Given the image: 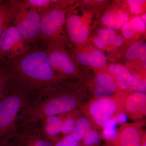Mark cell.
I'll return each mask as SVG.
<instances>
[{"instance_id":"1","label":"cell","mask_w":146,"mask_h":146,"mask_svg":"<svg viewBox=\"0 0 146 146\" xmlns=\"http://www.w3.org/2000/svg\"><path fill=\"white\" fill-rule=\"evenodd\" d=\"M7 66L14 82L33 98L42 90L54 86L58 79L46 50H29L9 60Z\"/></svg>"},{"instance_id":"2","label":"cell","mask_w":146,"mask_h":146,"mask_svg":"<svg viewBox=\"0 0 146 146\" xmlns=\"http://www.w3.org/2000/svg\"><path fill=\"white\" fill-rule=\"evenodd\" d=\"M41 91L23 110L18 118L17 131L36 124L48 117L73 111L78 105L76 98L69 93H56L53 86Z\"/></svg>"},{"instance_id":"3","label":"cell","mask_w":146,"mask_h":146,"mask_svg":"<svg viewBox=\"0 0 146 146\" xmlns=\"http://www.w3.org/2000/svg\"><path fill=\"white\" fill-rule=\"evenodd\" d=\"M33 99L13 81L0 101V144L10 141L16 135L20 113Z\"/></svg>"},{"instance_id":"4","label":"cell","mask_w":146,"mask_h":146,"mask_svg":"<svg viewBox=\"0 0 146 146\" xmlns=\"http://www.w3.org/2000/svg\"><path fill=\"white\" fill-rule=\"evenodd\" d=\"M41 15L18 1L13 18V25L28 44L40 38Z\"/></svg>"},{"instance_id":"5","label":"cell","mask_w":146,"mask_h":146,"mask_svg":"<svg viewBox=\"0 0 146 146\" xmlns=\"http://www.w3.org/2000/svg\"><path fill=\"white\" fill-rule=\"evenodd\" d=\"M40 15V38L47 44L59 43V35L66 20L65 11L54 6Z\"/></svg>"},{"instance_id":"6","label":"cell","mask_w":146,"mask_h":146,"mask_svg":"<svg viewBox=\"0 0 146 146\" xmlns=\"http://www.w3.org/2000/svg\"><path fill=\"white\" fill-rule=\"evenodd\" d=\"M30 50V45L13 25L0 36V56L6 60H13Z\"/></svg>"},{"instance_id":"7","label":"cell","mask_w":146,"mask_h":146,"mask_svg":"<svg viewBox=\"0 0 146 146\" xmlns=\"http://www.w3.org/2000/svg\"><path fill=\"white\" fill-rule=\"evenodd\" d=\"M123 99L113 98L96 100L89 107L90 114L97 124L104 127L108 122L121 113Z\"/></svg>"},{"instance_id":"8","label":"cell","mask_w":146,"mask_h":146,"mask_svg":"<svg viewBox=\"0 0 146 146\" xmlns=\"http://www.w3.org/2000/svg\"><path fill=\"white\" fill-rule=\"evenodd\" d=\"M60 44L49 43L46 50L50 65L53 70L65 75H72L76 72V67L69 54L60 48Z\"/></svg>"},{"instance_id":"9","label":"cell","mask_w":146,"mask_h":146,"mask_svg":"<svg viewBox=\"0 0 146 146\" xmlns=\"http://www.w3.org/2000/svg\"><path fill=\"white\" fill-rule=\"evenodd\" d=\"M11 141L16 146H54V142L45 136L37 125L18 131Z\"/></svg>"},{"instance_id":"10","label":"cell","mask_w":146,"mask_h":146,"mask_svg":"<svg viewBox=\"0 0 146 146\" xmlns=\"http://www.w3.org/2000/svg\"><path fill=\"white\" fill-rule=\"evenodd\" d=\"M141 126L137 123L124 125L112 142L113 146H141L143 137Z\"/></svg>"},{"instance_id":"11","label":"cell","mask_w":146,"mask_h":146,"mask_svg":"<svg viewBox=\"0 0 146 146\" xmlns=\"http://www.w3.org/2000/svg\"><path fill=\"white\" fill-rule=\"evenodd\" d=\"M146 95L145 93H133L123 101V106L131 117L139 118L145 115Z\"/></svg>"},{"instance_id":"12","label":"cell","mask_w":146,"mask_h":146,"mask_svg":"<svg viewBox=\"0 0 146 146\" xmlns=\"http://www.w3.org/2000/svg\"><path fill=\"white\" fill-rule=\"evenodd\" d=\"M68 35L72 42L81 44L88 38L89 30L80 18L75 14H71L67 20Z\"/></svg>"},{"instance_id":"13","label":"cell","mask_w":146,"mask_h":146,"mask_svg":"<svg viewBox=\"0 0 146 146\" xmlns=\"http://www.w3.org/2000/svg\"><path fill=\"white\" fill-rule=\"evenodd\" d=\"M95 82L97 87L94 91V95L98 99L108 98L117 89V84L114 79L107 73L97 75Z\"/></svg>"},{"instance_id":"14","label":"cell","mask_w":146,"mask_h":146,"mask_svg":"<svg viewBox=\"0 0 146 146\" xmlns=\"http://www.w3.org/2000/svg\"><path fill=\"white\" fill-rule=\"evenodd\" d=\"M62 122V119L54 116L45 118L36 124L45 136L53 141L58 139V135L61 132Z\"/></svg>"},{"instance_id":"15","label":"cell","mask_w":146,"mask_h":146,"mask_svg":"<svg viewBox=\"0 0 146 146\" xmlns=\"http://www.w3.org/2000/svg\"><path fill=\"white\" fill-rule=\"evenodd\" d=\"M18 1H0V36L12 23Z\"/></svg>"},{"instance_id":"16","label":"cell","mask_w":146,"mask_h":146,"mask_svg":"<svg viewBox=\"0 0 146 146\" xmlns=\"http://www.w3.org/2000/svg\"><path fill=\"white\" fill-rule=\"evenodd\" d=\"M107 69L119 88L126 89L130 87L132 75L125 67L116 63H112L108 65Z\"/></svg>"},{"instance_id":"17","label":"cell","mask_w":146,"mask_h":146,"mask_svg":"<svg viewBox=\"0 0 146 146\" xmlns=\"http://www.w3.org/2000/svg\"><path fill=\"white\" fill-rule=\"evenodd\" d=\"M98 35V36L94 39V41L96 46L100 48H103L108 45L119 47L123 43V37L116 34L112 29H100Z\"/></svg>"},{"instance_id":"18","label":"cell","mask_w":146,"mask_h":146,"mask_svg":"<svg viewBox=\"0 0 146 146\" xmlns=\"http://www.w3.org/2000/svg\"><path fill=\"white\" fill-rule=\"evenodd\" d=\"M79 63L84 65L101 68L105 65L106 58L104 54L98 50H94L89 52H81L76 56Z\"/></svg>"},{"instance_id":"19","label":"cell","mask_w":146,"mask_h":146,"mask_svg":"<svg viewBox=\"0 0 146 146\" xmlns=\"http://www.w3.org/2000/svg\"><path fill=\"white\" fill-rule=\"evenodd\" d=\"M102 20L103 23L109 29H118L127 23L129 16L127 13L122 12L115 13L110 11L105 13Z\"/></svg>"},{"instance_id":"20","label":"cell","mask_w":146,"mask_h":146,"mask_svg":"<svg viewBox=\"0 0 146 146\" xmlns=\"http://www.w3.org/2000/svg\"><path fill=\"white\" fill-rule=\"evenodd\" d=\"M125 56L128 60L140 58L144 67L146 66V42H136L131 45L125 54Z\"/></svg>"},{"instance_id":"21","label":"cell","mask_w":146,"mask_h":146,"mask_svg":"<svg viewBox=\"0 0 146 146\" xmlns=\"http://www.w3.org/2000/svg\"><path fill=\"white\" fill-rule=\"evenodd\" d=\"M3 60L0 62V101L5 96L13 82V77L7 65L1 64Z\"/></svg>"},{"instance_id":"22","label":"cell","mask_w":146,"mask_h":146,"mask_svg":"<svg viewBox=\"0 0 146 146\" xmlns=\"http://www.w3.org/2000/svg\"><path fill=\"white\" fill-rule=\"evenodd\" d=\"M23 1L26 6L35 11L40 15L54 5L53 0H25Z\"/></svg>"},{"instance_id":"23","label":"cell","mask_w":146,"mask_h":146,"mask_svg":"<svg viewBox=\"0 0 146 146\" xmlns=\"http://www.w3.org/2000/svg\"><path fill=\"white\" fill-rule=\"evenodd\" d=\"M118 124L115 118H113L105 126L103 135L107 141L112 142L116 138L117 134L116 127Z\"/></svg>"},{"instance_id":"24","label":"cell","mask_w":146,"mask_h":146,"mask_svg":"<svg viewBox=\"0 0 146 146\" xmlns=\"http://www.w3.org/2000/svg\"><path fill=\"white\" fill-rule=\"evenodd\" d=\"M130 86L134 91L139 93H145L146 90V80L140 78L137 75H132Z\"/></svg>"},{"instance_id":"25","label":"cell","mask_w":146,"mask_h":146,"mask_svg":"<svg viewBox=\"0 0 146 146\" xmlns=\"http://www.w3.org/2000/svg\"><path fill=\"white\" fill-rule=\"evenodd\" d=\"M63 120V119H62ZM76 125V121L72 118L63 120L61 127V132L65 136L70 134Z\"/></svg>"},{"instance_id":"26","label":"cell","mask_w":146,"mask_h":146,"mask_svg":"<svg viewBox=\"0 0 146 146\" xmlns=\"http://www.w3.org/2000/svg\"><path fill=\"white\" fill-rule=\"evenodd\" d=\"M145 2V1L142 0H128L127 1L128 4L131 11L135 14H139L141 12L142 9V5Z\"/></svg>"},{"instance_id":"27","label":"cell","mask_w":146,"mask_h":146,"mask_svg":"<svg viewBox=\"0 0 146 146\" xmlns=\"http://www.w3.org/2000/svg\"><path fill=\"white\" fill-rule=\"evenodd\" d=\"M130 23L136 33L143 32L145 30L146 25L140 17H135L130 21Z\"/></svg>"},{"instance_id":"28","label":"cell","mask_w":146,"mask_h":146,"mask_svg":"<svg viewBox=\"0 0 146 146\" xmlns=\"http://www.w3.org/2000/svg\"><path fill=\"white\" fill-rule=\"evenodd\" d=\"M76 125L79 127L85 133L91 130V125L89 121L86 118H79L76 122Z\"/></svg>"},{"instance_id":"29","label":"cell","mask_w":146,"mask_h":146,"mask_svg":"<svg viewBox=\"0 0 146 146\" xmlns=\"http://www.w3.org/2000/svg\"><path fill=\"white\" fill-rule=\"evenodd\" d=\"M136 33L130 22H127L123 26V35L126 39H129L132 38Z\"/></svg>"},{"instance_id":"30","label":"cell","mask_w":146,"mask_h":146,"mask_svg":"<svg viewBox=\"0 0 146 146\" xmlns=\"http://www.w3.org/2000/svg\"><path fill=\"white\" fill-rule=\"evenodd\" d=\"M70 134L76 140L79 141L84 138L86 133L79 127L75 125Z\"/></svg>"},{"instance_id":"31","label":"cell","mask_w":146,"mask_h":146,"mask_svg":"<svg viewBox=\"0 0 146 146\" xmlns=\"http://www.w3.org/2000/svg\"><path fill=\"white\" fill-rule=\"evenodd\" d=\"M90 134H91V140L94 146L97 145L99 143L100 141L101 138L99 134L96 131H94L92 129L90 131Z\"/></svg>"},{"instance_id":"32","label":"cell","mask_w":146,"mask_h":146,"mask_svg":"<svg viewBox=\"0 0 146 146\" xmlns=\"http://www.w3.org/2000/svg\"><path fill=\"white\" fill-rule=\"evenodd\" d=\"M118 124L125 123L127 120V114L124 112H121L116 115L114 117Z\"/></svg>"},{"instance_id":"33","label":"cell","mask_w":146,"mask_h":146,"mask_svg":"<svg viewBox=\"0 0 146 146\" xmlns=\"http://www.w3.org/2000/svg\"><path fill=\"white\" fill-rule=\"evenodd\" d=\"M53 141L54 142V146H67L61 141V139L58 138Z\"/></svg>"},{"instance_id":"34","label":"cell","mask_w":146,"mask_h":146,"mask_svg":"<svg viewBox=\"0 0 146 146\" xmlns=\"http://www.w3.org/2000/svg\"><path fill=\"white\" fill-rule=\"evenodd\" d=\"M0 146H16L15 143L11 141H7L2 144H0Z\"/></svg>"},{"instance_id":"35","label":"cell","mask_w":146,"mask_h":146,"mask_svg":"<svg viewBox=\"0 0 146 146\" xmlns=\"http://www.w3.org/2000/svg\"><path fill=\"white\" fill-rule=\"evenodd\" d=\"M141 146H146V141L145 137H143L142 139V142H141Z\"/></svg>"},{"instance_id":"36","label":"cell","mask_w":146,"mask_h":146,"mask_svg":"<svg viewBox=\"0 0 146 146\" xmlns=\"http://www.w3.org/2000/svg\"><path fill=\"white\" fill-rule=\"evenodd\" d=\"M141 19H142V21H143V22L144 23V24L146 25V13L143 14V16L141 17Z\"/></svg>"},{"instance_id":"37","label":"cell","mask_w":146,"mask_h":146,"mask_svg":"<svg viewBox=\"0 0 146 146\" xmlns=\"http://www.w3.org/2000/svg\"><path fill=\"white\" fill-rule=\"evenodd\" d=\"M5 58H3V57H1V56H0V62L2 60H5Z\"/></svg>"},{"instance_id":"38","label":"cell","mask_w":146,"mask_h":146,"mask_svg":"<svg viewBox=\"0 0 146 146\" xmlns=\"http://www.w3.org/2000/svg\"><path fill=\"white\" fill-rule=\"evenodd\" d=\"M98 1V2H102V1Z\"/></svg>"},{"instance_id":"39","label":"cell","mask_w":146,"mask_h":146,"mask_svg":"<svg viewBox=\"0 0 146 146\" xmlns=\"http://www.w3.org/2000/svg\"><path fill=\"white\" fill-rule=\"evenodd\" d=\"M86 1V2L89 1Z\"/></svg>"}]
</instances>
